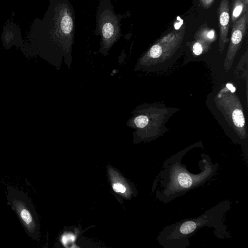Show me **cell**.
Listing matches in <instances>:
<instances>
[{
	"instance_id": "1",
	"label": "cell",
	"mask_w": 248,
	"mask_h": 248,
	"mask_svg": "<svg viewBox=\"0 0 248 248\" xmlns=\"http://www.w3.org/2000/svg\"><path fill=\"white\" fill-rule=\"evenodd\" d=\"M41 19L33 24L27 48V56L38 55L47 59L55 54L70 53L76 29L75 10L69 0H49Z\"/></svg>"
},
{
	"instance_id": "2",
	"label": "cell",
	"mask_w": 248,
	"mask_h": 248,
	"mask_svg": "<svg viewBox=\"0 0 248 248\" xmlns=\"http://www.w3.org/2000/svg\"><path fill=\"white\" fill-rule=\"evenodd\" d=\"M182 156L170 157L163 164L158 175L159 187L156 197L160 201L168 202L186 194L188 191L204 185L213 178L217 170V164L212 163L210 157L201 171L194 174L182 162Z\"/></svg>"
},
{
	"instance_id": "3",
	"label": "cell",
	"mask_w": 248,
	"mask_h": 248,
	"mask_svg": "<svg viewBox=\"0 0 248 248\" xmlns=\"http://www.w3.org/2000/svg\"><path fill=\"white\" fill-rule=\"evenodd\" d=\"M230 207L229 201H222L198 217L167 226L160 232L158 242L165 248H185L189 245V238L204 226L214 228L215 235L219 238L230 237L223 219Z\"/></svg>"
},
{
	"instance_id": "4",
	"label": "cell",
	"mask_w": 248,
	"mask_h": 248,
	"mask_svg": "<svg viewBox=\"0 0 248 248\" xmlns=\"http://www.w3.org/2000/svg\"><path fill=\"white\" fill-rule=\"evenodd\" d=\"M124 15L116 14L111 0H101L96 15L94 33L100 35V50L107 52L122 35L120 21Z\"/></svg>"
},
{
	"instance_id": "5",
	"label": "cell",
	"mask_w": 248,
	"mask_h": 248,
	"mask_svg": "<svg viewBox=\"0 0 248 248\" xmlns=\"http://www.w3.org/2000/svg\"><path fill=\"white\" fill-rule=\"evenodd\" d=\"M7 204L16 214L28 235L32 239L39 237L38 218L30 199L22 191L7 186Z\"/></svg>"
},
{
	"instance_id": "6",
	"label": "cell",
	"mask_w": 248,
	"mask_h": 248,
	"mask_svg": "<svg viewBox=\"0 0 248 248\" xmlns=\"http://www.w3.org/2000/svg\"><path fill=\"white\" fill-rule=\"evenodd\" d=\"M219 30V44L223 50L225 44L228 42L230 15L229 0H220L217 10Z\"/></svg>"
},
{
	"instance_id": "7",
	"label": "cell",
	"mask_w": 248,
	"mask_h": 248,
	"mask_svg": "<svg viewBox=\"0 0 248 248\" xmlns=\"http://www.w3.org/2000/svg\"><path fill=\"white\" fill-rule=\"evenodd\" d=\"M248 24V11L243 14L232 27L229 53L235 52L244 38Z\"/></svg>"
},
{
	"instance_id": "8",
	"label": "cell",
	"mask_w": 248,
	"mask_h": 248,
	"mask_svg": "<svg viewBox=\"0 0 248 248\" xmlns=\"http://www.w3.org/2000/svg\"><path fill=\"white\" fill-rule=\"evenodd\" d=\"M231 22L233 24L243 14L248 11L245 0H232L230 3Z\"/></svg>"
},
{
	"instance_id": "9",
	"label": "cell",
	"mask_w": 248,
	"mask_h": 248,
	"mask_svg": "<svg viewBox=\"0 0 248 248\" xmlns=\"http://www.w3.org/2000/svg\"><path fill=\"white\" fill-rule=\"evenodd\" d=\"M194 37L205 42L214 41L217 37L216 31L207 24L201 25L195 32Z\"/></svg>"
},
{
	"instance_id": "10",
	"label": "cell",
	"mask_w": 248,
	"mask_h": 248,
	"mask_svg": "<svg viewBox=\"0 0 248 248\" xmlns=\"http://www.w3.org/2000/svg\"><path fill=\"white\" fill-rule=\"evenodd\" d=\"M233 123L238 127H242L245 125V118L242 111L240 109H235L232 114Z\"/></svg>"
},
{
	"instance_id": "11",
	"label": "cell",
	"mask_w": 248,
	"mask_h": 248,
	"mask_svg": "<svg viewBox=\"0 0 248 248\" xmlns=\"http://www.w3.org/2000/svg\"><path fill=\"white\" fill-rule=\"evenodd\" d=\"M205 42L201 40L196 39L192 46V50L195 55H201L203 51V44Z\"/></svg>"
},
{
	"instance_id": "12",
	"label": "cell",
	"mask_w": 248,
	"mask_h": 248,
	"mask_svg": "<svg viewBox=\"0 0 248 248\" xmlns=\"http://www.w3.org/2000/svg\"><path fill=\"white\" fill-rule=\"evenodd\" d=\"M134 123L138 127L143 128L148 124V119L146 116L140 115L136 117Z\"/></svg>"
},
{
	"instance_id": "13",
	"label": "cell",
	"mask_w": 248,
	"mask_h": 248,
	"mask_svg": "<svg viewBox=\"0 0 248 248\" xmlns=\"http://www.w3.org/2000/svg\"><path fill=\"white\" fill-rule=\"evenodd\" d=\"M199 1L203 8L208 9L213 4L215 0H199Z\"/></svg>"
},
{
	"instance_id": "14",
	"label": "cell",
	"mask_w": 248,
	"mask_h": 248,
	"mask_svg": "<svg viewBox=\"0 0 248 248\" xmlns=\"http://www.w3.org/2000/svg\"><path fill=\"white\" fill-rule=\"evenodd\" d=\"M113 190L117 192L124 193L125 191V187L120 184H115L113 186Z\"/></svg>"
},
{
	"instance_id": "15",
	"label": "cell",
	"mask_w": 248,
	"mask_h": 248,
	"mask_svg": "<svg viewBox=\"0 0 248 248\" xmlns=\"http://www.w3.org/2000/svg\"><path fill=\"white\" fill-rule=\"evenodd\" d=\"M226 87L229 89L231 92L234 93L235 91V88L232 85L228 83L226 84Z\"/></svg>"
},
{
	"instance_id": "16",
	"label": "cell",
	"mask_w": 248,
	"mask_h": 248,
	"mask_svg": "<svg viewBox=\"0 0 248 248\" xmlns=\"http://www.w3.org/2000/svg\"><path fill=\"white\" fill-rule=\"evenodd\" d=\"M246 0V2L247 3V4L248 5V0Z\"/></svg>"
}]
</instances>
